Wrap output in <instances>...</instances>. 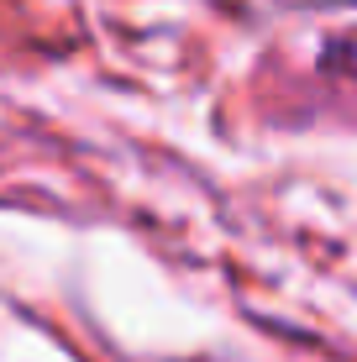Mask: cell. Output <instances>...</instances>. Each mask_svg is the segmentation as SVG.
<instances>
[{"label": "cell", "instance_id": "obj_1", "mask_svg": "<svg viewBox=\"0 0 357 362\" xmlns=\"http://www.w3.org/2000/svg\"><path fill=\"white\" fill-rule=\"evenodd\" d=\"M326 64H331V69H347L352 79H357V37H341V42H331V47H326Z\"/></svg>", "mask_w": 357, "mask_h": 362}]
</instances>
